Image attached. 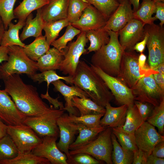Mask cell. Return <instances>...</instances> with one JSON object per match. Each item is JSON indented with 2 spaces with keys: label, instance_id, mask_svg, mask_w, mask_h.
Segmentation results:
<instances>
[{
  "label": "cell",
  "instance_id": "obj_1",
  "mask_svg": "<svg viewBox=\"0 0 164 164\" xmlns=\"http://www.w3.org/2000/svg\"><path fill=\"white\" fill-rule=\"evenodd\" d=\"M5 90L12 98L19 110L27 117L40 116L54 108L44 102L36 88L26 83L19 74H14L3 79Z\"/></svg>",
  "mask_w": 164,
  "mask_h": 164
},
{
  "label": "cell",
  "instance_id": "obj_2",
  "mask_svg": "<svg viewBox=\"0 0 164 164\" xmlns=\"http://www.w3.org/2000/svg\"><path fill=\"white\" fill-rule=\"evenodd\" d=\"M72 84L85 91L93 101L104 108L114 97L102 79L84 60L79 62L72 76Z\"/></svg>",
  "mask_w": 164,
  "mask_h": 164
},
{
  "label": "cell",
  "instance_id": "obj_3",
  "mask_svg": "<svg viewBox=\"0 0 164 164\" xmlns=\"http://www.w3.org/2000/svg\"><path fill=\"white\" fill-rule=\"evenodd\" d=\"M108 31L110 37L109 42L94 52L91 57V64L108 75L117 77L124 51L119 41L118 32Z\"/></svg>",
  "mask_w": 164,
  "mask_h": 164
},
{
  "label": "cell",
  "instance_id": "obj_4",
  "mask_svg": "<svg viewBox=\"0 0 164 164\" xmlns=\"http://www.w3.org/2000/svg\"><path fill=\"white\" fill-rule=\"evenodd\" d=\"M8 47V60L0 65L1 79L15 74H25L30 77L36 73L38 70L37 62L26 55L22 47L17 45Z\"/></svg>",
  "mask_w": 164,
  "mask_h": 164
},
{
  "label": "cell",
  "instance_id": "obj_5",
  "mask_svg": "<svg viewBox=\"0 0 164 164\" xmlns=\"http://www.w3.org/2000/svg\"><path fill=\"white\" fill-rule=\"evenodd\" d=\"M112 128L106 127L94 140L81 146L69 151L70 155L84 153L107 164H113L111 154L113 146L111 140Z\"/></svg>",
  "mask_w": 164,
  "mask_h": 164
},
{
  "label": "cell",
  "instance_id": "obj_6",
  "mask_svg": "<svg viewBox=\"0 0 164 164\" xmlns=\"http://www.w3.org/2000/svg\"><path fill=\"white\" fill-rule=\"evenodd\" d=\"M144 29L148 35L146 46L149 65L152 69L164 63V29L163 26L154 23L145 25Z\"/></svg>",
  "mask_w": 164,
  "mask_h": 164
},
{
  "label": "cell",
  "instance_id": "obj_7",
  "mask_svg": "<svg viewBox=\"0 0 164 164\" xmlns=\"http://www.w3.org/2000/svg\"><path fill=\"white\" fill-rule=\"evenodd\" d=\"M63 109L54 108L50 112L37 116L26 117L24 124L31 128L41 138L46 136L58 137V119L64 114Z\"/></svg>",
  "mask_w": 164,
  "mask_h": 164
},
{
  "label": "cell",
  "instance_id": "obj_8",
  "mask_svg": "<svg viewBox=\"0 0 164 164\" xmlns=\"http://www.w3.org/2000/svg\"><path fill=\"white\" fill-rule=\"evenodd\" d=\"M131 89L134 101L148 103L154 107L164 99V91L156 84L152 74L142 77Z\"/></svg>",
  "mask_w": 164,
  "mask_h": 164
},
{
  "label": "cell",
  "instance_id": "obj_9",
  "mask_svg": "<svg viewBox=\"0 0 164 164\" xmlns=\"http://www.w3.org/2000/svg\"><path fill=\"white\" fill-rule=\"evenodd\" d=\"M7 133L12 140L19 153L31 152L42 141V138L24 124L16 125H7Z\"/></svg>",
  "mask_w": 164,
  "mask_h": 164
},
{
  "label": "cell",
  "instance_id": "obj_10",
  "mask_svg": "<svg viewBox=\"0 0 164 164\" xmlns=\"http://www.w3.org/2000/svg\"><path fill=\"white\" fill-rule=\"evenodd\" d=\"M86 32H81L75 41L70 43L67 47L64 58L59 70L65 75L73 76L76 72L81 56L86 54L85 48L88 40Z\"/></svg>",
  "mask_w": 164,
  "mask_h": 164
},
{
  "label": "cell",
  "instance_id": "obj_11",
  "mask_svg": "<svg viewBox=\"0 0 164 164\" xmlns=\"http://www.w3.org/2000/svg\"><path fill=\"white\" fill-rule=\"evenodd\" d=\"M138 55L133 50L124 51L117 77L131 89L140 78L146 76L140 70L138 62Z\"/></svg>",
  "mask_w": 164,
  "mask_h": 164
},
{
  "label": "cell",
  "instance_id": "obj_12",
  "mask_svg": "<svg viewBox=\"0 0 164 164\" xmlns=\"http://www.w3.org/2000/svg\"><path fill=\"white\" fill-rule=\"evenodd\" d=\"M90 65L93 70L103 80L118 104L121 105L126 104L128 107L134 104V98L131 88L118 77L110 76L99 68L91 63Z\"/></svg>",
  "mask_w": 164,
  "mask_h": 164
},
{
  "label": "cell",
  "instance_id": "obj_13",
  "mask_svg": "<svg viewBox=\"0 0 164 164\" xmlns=\"http://www.w3.org/2000/svg\"><path fill=\"white\" fill-rule=\"evenodd\" d=\"M134 134L138 149L150 154L157 144L164 141V135L160 134L155 126L147 121L144 122Z\"/></svg>",
  "mask_w": 164,
  "mask_h": 164
},
{
  "label": "cell",
  "instance_id": "obj_14",
  "mask_svg": "<svg viewBox=\"0 0 164 164\" xmlns=\"http://www.w3.org/2000/svg\"><path fill=\"white\" fill-rule=\"evenodd\" d=\"M145 25L140 20L133 18L118 31L119 41L124 51L133 50L135 44L143 39Z\"/></svg>",
  "mask_w": 164,
  "mask_h": 164
},
{
  "label": "cell",
  "instance_id": "obj_15",
  "mask_svg": "<svg viewBox=\"0 0 164 164\" xmlns=\"http://www.w3.org/2000/svg\"><path fill=\"white\" fill-rule=\"evenodd\" d=\"M58 137L46 136L32 151L34 155L47 159L52 164H68L66 155L58 148L56 141Z\"/></svg>",
  "mask_w": 164,
  "mask_h": 164
},
{
  "label": "cell",
  "instance_id": "obj_16",
  "mask_svg": "<svg viewBox=\"0 0 164 164\" xmlns=\"http://www.w3.org/2000/svg\"><path fill=\"white\" fill-rule=\"evenodd\" d=\"M26 117L5 90L0 89V118L8 125H16L24 124Z\"/></svg>",
  "mask_w": 164,
  "mask_h": 164
},
{
  "label": "cell",
  "instance_id": "obj_17",
  "mask_svg": "<svg viewBox=\"0 0 164 164\" xmlns=\"http://www.w3.org/2000/svg\"><path fill=\"white\" fill-rule=\"evenodd\" d=\"M108 19L97 9L90 5L83 11L77 21L71 24L81 32H87L103 27Z\"/></svg>",
  "mask_w": 164,
  "mask_h": 164
},
{
  "label": "cell",
  "instance_id": "obj_18",
  "mask_svg": "<svg viewBox=\"0 0 164 164\" xmlns=\"http://www.w3.org/2000/svg\"><path fill=\"white\" fill-rule=\"evenodd\" d=\"M133 11L128 0H123L111 15L103 28L105 30L118 32L134 18Z\"/></svg>",
  "mask_w": 164,
  "mask_h": 164
},
{
  "label": "cell",
  "instance_id": "obj_19",
  "mask_svg": "<svg viewBox=\"0 0 164 164\" xmlns=\"http://www.w3.org/2000/svg\"><path fill=\"white\" fill-rule=\"evenodd\" d=\"M57 124L60 138L56 145L60 150L66 155L68 164L71 159L69 146L73 142L75 135L78 132L77 125L66 119L63 115L58 119Z\"/></svg>",
  "mask_w": 164,
  "mask_h": 164
},
{
  "label": "cell",
  "instance_id": "obj_20",
  "mask_svg": "<svg viewBox=\"0 0 164 164\" xmlns=\"http://www.w3.org/2000/svg\"><path fill=\"white\" fill-rule=\"evenodd\" d=\"M51 83L55 89L60 92L64 97L66 103L63 109L68 112L69 115L77 116L78 111L72 104L73 97L76 96L80 98H89L88 95L78 87L75 85L67 86L60 80H57Z\"/></svg>",
  "mask_w": 164,
  "mask_h": 164
},
{
  "label": "cell",
  "instance_id": "obj_21",
  "mask_svg": "<svg viewBox=\"0 0 164 164\" xmlns=\"http://www.w3.org/2000/svg\"><path fill=\"white\" fill-rule=\"evenodd\" d=\"M128 106L126 104L114 107L110 103L105 107V112L100 121L101 125L105 127L115 128L125 123Z\"/></svg>",
  "mask_w": 164,
  "mask_h": 164
},
{
  "label": "cell",
  "instance_id": "obj_22",
  "mask_svg": "<svg viewBox=\"0 0 164 164\" xmlns=\"http://www.w3.org/2000/svg\"><path fill=\"white\" fill-rule=\"evenodd\" d=\"M69 0H49V3L41 8L45 22L67 18Z\"/></svg>",
  "mask_w": 164,
  "mask_h": 164
},
{
  "label": "cell",
  "instance_id": "obj_23",
  "mask_svg": "<svg viewBox=\"0 0 164 164\" xmlns=\"http://www.w3.org/2000/svg\"><path fill=\"white\" fill-rule=\"evenodd\" d=\"M36 17L33 18L32 14H30L27 17L25 25L19 36L22 42L30 37L35 38L42 35L45 22L42 15L41 8L36 10Z\"/></svg>",
  "mask_w": 164,
  "mask_h": 164
},
{
  "label": "cell",
  "instance_id": "obj_24",
  "mask_svg": "<svg viewBox=\"0 0 164 164\" xmlns=\"http://www.w3.org/2000/svg\"><path fill=\"white\" fill-rule=\"evenodd\" d=\"M65 51H60L53 47L41 56L37 61L38 70L42 72L59 70L64 58Z\"/></svg>",
  "mask_w": 164,
  "mask_h": 164
},
{
  "label": "cell",
  "instance_id": "obj_25",
  "mask_svg": "<svg viewBox=\"0 0 164 164\" xmlns=\"http://www.w3.org/2000/svg\"><path fill=\"white\" fill-rule=\"evenodd\" d=\"M79 135L75 140L69 146L70 150L86 145L95 138L106 127L101 126L96 128H90L81 124H77Z\"/></svg>",
  "mask_w": 164,
  "mask_h": 164
},
{
  "label": "cell",
  "instance_id": "obj_26",
  "mask_svg": "<svg viewBox=\"0 0 164 164\" xmlns=\"http://www.w3.org/2000/svg\"><path fill=\"white\" fill-rule=\"evenodd\" d=\"M72 106L78 110L80 116L90 114H104L105 108L100 106L89 98L73 97L72 100Z\"/></svg>",
  "mask_w": 164,
  "mask_h": 164
},
{
  "label": "cell",
  "instance_id": "obj_27",
  "mask_svg": "<svg viewBox=\"0 0 164 164\" xmlns=\"http://www.w3.org/2000/svg\"><path fill=\"white\" fill-rule=\"evenodd\" d=\"M26 20H19L17 23L14 24L11 22L8 29L5 31L1 46L9 47L17 45L22 47L25 44L21 41L19 35V30L25 25Z\"/></svg>",
  "mask_w": 164,
  "mask_h": 164
},
{
  "label": "cell",
  "instance_id": "obj_28",
  "mask_svg": "<svg viewBox=\"0 0 164 164\" xmlns=\"http://www.w3.org/2000/svg\"><path fill=\"white\" fill-rule=\"evenodd\" d=\"M26 55L32 60L37 62L50 49L45 36H41L36 38L33 42L23 47Z\"/></svg>",
  "mask_w": 164,
  "mask_h": 164
},
{
  "label": "cell",
  "instance_id": "obj_29",
  "mask_svg": "<svg viewBox=\"0 0 164 164\" xmlns=\"http://www.w3.org/2000/svg\"><path fill=\"white\" fill-rule=\"evenodd\" d=\"M86 36L90 43L89 46L87 49L86 54L97 50L108 44L110 39L108 31L103 28L86 32Z\"/></svg>",
  "mask_w": 164,
  "mask_h": 164
},
{
  "label": "cell",
  "instance_id": "obj_30",
  "mask_svg": "<svg viewBox=\"0 0 164 164\" xmlns=\"http://www.w3.org/2000/svg\"><path fill=\"white\" fill-rule=\"evenodd\" d=\"M111 140L113 146L111 159L113 164H131L132 163L134 152L123 148L112 132Z\"/></svg>",
  "mask_w": 164,
  "mask_h": 164
},
{
  "label": "cell",
  "instance_id": "obj_31",
  "mask_svg": "<svg viewBox=\"0 0 164 164\" xmlns=\"http://www.w3.org/2000/svg\"><path fill=\"white\" fill-rule=\"evenodd\" d=\"M49 2V0H23L14 10L15 18L26 20L32 12L41 8Z\"/></svg>",
  "mask_w": 164,
  "mask_h": 164
},
{
  "label": "cell",
  "instance_id": "obj_32",
  "mask_svg": "<svg viewBox=\"0 0 164 164\" xmlns=\"http://www.w3.org/2000/svg\"><path fill=\"white\" fill-rule=\"evenodd\" d=\"M155 10V2L152 0H143L138 9L133 12L134 18L140 20L145 25L152 24L156 20L152 16Z\"/></svg>",
  "mask_w": 164,
  "mask_h": 164
},
{
  "label": "cell",
  "instance_id": "obj_33",
  "mask_svg": "<svg viewBox=\"0 0 164 164\" xmlns=\"http://www.w3.org/2000/svg\"><path fill=\"white\" fill-rule=\"evenodd\" d=\"M144 122L137 107L134 104L128 107L125 123L121 126L126 132L134 134Z\"/></svg>",
  "mask_w": 164,
  "mask_h": 164
},
{
  "label": "cell",
  "instance_id": "obj_34",
  "mask_svg": "<svg viewBox=\"0 0 164 164\" xmlns=\"http://www.w3.org/2000/svg\"><path fill=\"white\" fill-rule=\"evenodd\" d=\"M70 24L67 19L45 22L43 30L45 32V36L48 44L50 46L61 30Z\"/></svg>",
  "mask_w": 164,
  "mask_h": 164
},
{
  "label": "cell",
  "instance_id": "obj_35",
  "mask_svg": "<svg viewBox=\"0 0 164 164\" xmlns=\"http://www.w3.org/2000/svg\"><path fill=\"white\" fill-rule=\"evenodd\" d=\"M46 159L38 156L32 152H19L14 158L0 161V164H50Z\"/></svg>",
  "mask_w": 164,
  "mask_h": 164
},
{
  "label": "cell",
  "instance_id": "obj_36",
  "mask_svg": "<svg viewBox=\"0 0 164 164\" xmlns=\"http://www.w3.org/2000/svg\"><path fill=\"white\" fill-rule=\"evenodd\" d=\"M112 131L123 148L133 152L138 149L136 144L134 134L126 132L122 126L112 128Z\"/></svg>",
  "mask_w": 164,
  "mask_h": 164
},
{
  "label": "cell",
  "instance_id": "obj_37",
  "mask_svg": "<svg viewBox=\"0 0 164 164\" xmlns=\"http://www.w3.org/2000/svg\"><path fill=\"white\" fill-rule=\"evenodd\" d=\"M30 78L34 82L40 84L44 81L47 83V90L48 91L50 83L58 80H63L66 83L72 84V76H61L58 75L54 70H48L43 71L39 73H36Z\"/></svg>",
  "mask_w": 164,
  "mask_h": 164
},
{
  "label": "cell",
  "instance_id": "obj_38",
  "mask_svg": "<svg viewBox=\"0 0 164 164\" xmlns=\"http://www.w3.org/2000/svg\"><path fill=\"white\" fill-rule=\"evenodd\" d=\"M19 153L13 141L7 134L0 139V161L14 159Z\"/></svg>",
  "mask_w": 164,
  "mask_h": 164
},
{
  "label": "cell",
  "instance_id": "obj_39",
  "mask_svg": "<svg viewBox=\"0 0 164 164\" xmlns=\"http://www.w3.org/2000/svg\"><path fill=\"white\" fill-rule=\"evenodd\" d=\"M104 114L86 115L77 116L73 114H63L64 117L69 121L76 124H81L90 128H96L102 126L100 124L101 118Z\"/></svg>",
  "mask_w": 164,
  "mask_h": 164
},
{
  "label": "cell",
  "instance_id": "obj_40",
  "mask_svg": "<svg viewBox=\"0 0 164 164\" xmlns=\"http://www.w3.org/2000/svg\"><path fill=\"white\" fill-rule=\"evenodd\" d=\"M90 4L87 0H69L67 19L71 24L79 20L84 10Z\"/></svg>",
  "mask_w": 164,
  "mask_h": 164
},
{
  "label": "cell",
  "instance_id": "obj_41",
  "mask_svg": "<svg viewBox=\"0 0 164 164\" xmlns=\"http://www.w3.org/2000/svg\"><path fill=\"white\" fill-rule=\"evenodd\" d=\"M146 121L156 127L158 132L163 135L164 132V99L160 104L154 107L149 116Z\"/></svg>",
  "mask_w": 164,
  "mask_h": 164
},
{
  "label": "cell",
  "instance_id": "obj_42",
  "mask_svg": "<svg viewBox=\"0 0 164 164\" xmlns=\"http://www.w3.org/2000/svg\"><path fill=\"white\" fill-rule=\"evenodd\" d=\"M108 19L116 9L120 3L116 0H87Z\"/></svg>",
  "mask_w": 164,
  "mask_h": 164
},
{
  "label": "cell",
  "instance_id": "obj_43",
  "mask_svg": "<svg viewBox=\"0 0 164 164\" xmlns=\"http://www.w3.org/2000/svg\"><path fill=\"white\" fill-rule=\"evenodd\" d=\"M67 27L64 34L58 39L53 41L50 45L60 51H62L66 49L68 43L81 32L80 30L73 26L71 24Z\"/></svg>",
  "mask_w": 164,
  "mask_h": 164
},
{
  "label": "cell",
  "instance_id": "obj_44",
  "mask_svg": "<svg viewBox=\"0 0 164 164\" xmlns=\"http://www.w3.org/2000/svg\"><path fill=\"white\" fill-rule=\"evenodd\" d=\"M16 0H0V16L6 30L12 21L15 18L14 7Z\"/></svg>",
  "mask_w": 164,
  "mask_h": 164
},
{
  "label": "cell",
  "instance_id": "obj_45",
  "mask_svg": "<svg viewBox=\"0 0 164 164\" xmlns=\"http://www.w3.org/2000/svg\"><path fill=\"white\" fill-rule=\"evenodd\" d=\"M71 160L68 164H98L99 161L91 155L84 153L76 154L71 156Z\"/></svg>",
  "mask_w": 164,
  "mask_h": 164
},
{
  "label": "cell",
  "instance_id": "obj_46",
  "mask_svg": "<svg viewBox=\"0 0 164 164\" xmlns=\"http://www.w3.org/2000/svg\"><path fill=\"white\" fill-rule=\"evenodd\" d=\"M134 104L137 107L144 121H146L154 107L149 103L135 100L134 101Z\"/></svg>",
  "mask_w": 164,
  "mask_h": 164
},
{
  "label": "cell",
  "instance_id": "obj_47",
  "mask_svg": "<svg viewBox=\"0 0 164 164\" xmlns=\"http://www.w3.org/2000/svg\"><path fill=\"white\" fill-rule=\"evenodd\" d=\"M152 69L156 71L153 74L155 82L162 90L164 91V63Z\"/></svg>",
  "mask_w": 164,
  "mask_h": 164
},
{
  "label": "cell",
  "instance_id": "obj_48",
  "mask_svg": "<svg viewBox=\"0 0 164 164\" xmlns=\"http://www.w3.org/2000/svg\"><path fill=\"white\" fill-rule=\"evenodd\" d=\"M133 164H146L148 156L150 154L138 149L133 152Z\"/></svg>",
  "mask_w": 164,
  "mask_h": 164
},
{
  "label": "cell",
  "instance_id": "obj_49",
  "mask_svg": "<svg viewBox=\"0 0 164 164\" xmlns=\"http://www.w3.org/2000/svg\"><path fill=\"white\" fill-rule=\"evenodd\" d=\"M156 14L154 16L156 19H159L160 23L159 25L163 26L164 24V3L162 2H155Z\"/></svg>",
  "mask_w": 164,
  "mask_h": 164
},
{
  "label": "cell",
  "instance_id": "obj_50",
  "mask_svg": "<svg viewBox=\"0 0 164 164\" xmlns=\"http://www.w3.org/2000/svg\"><path fill=\"white\" fill-rule=\"evenodd\" d=\"M40 97L42 99H45L47 100L50 104L53 105L54 108L63 109L64 106L63 102L59 101L58 100L59 97H58L55 99L52 97L49 94L48 91H47L45 94H41Z\"/></svg>",
  "mask_w": 164,
  "mask_h": 164
},
{
  "label": "cell",
  "instance_id": "obj_51",
  "mask_svg": "<svg viewBox=\"0 0 164 164\" xmlns=\"http://www.w3.org/2000/svg\"><path fill=\"white\" fill-rule=\"evenodd\" d=\"M148 38V34L145 31L143 39L141 41L138 42L135 44L133 48V50H135L140 53H143L146 45Z\"/></svg>",
  "mask_w": 164,
  "mask_h": 164
},
{
  "label": "cell",
  "instance_id": "obj_52",
  "mask_svg": "<svg viewBox=\"0 0 164 164\" xmlns=\"http://www.w3.org/2000/svg\"><path fill=\"white\" fill-rule=\"evenodd\" d=\"M151 154L155 156L164 158V141L159 143L155 146Z\"/></svg>",
  "mask_w": 164,
  "mask_h": 164
},
{
  "label": "cell",
  "instance_id": "obj_53",
  "mask_svg": "<svg viewBox=\"0 0 164 164\" xmlns=\"http://www.w3.org/2000/svg\"><path fill=\"white\" fill-rule=\"evenodd\" d=\"M147 57L143 53H141L138 55V66L141 72L143 74L147 75L144 71V69L147 64L146 63Z\"/></svg>",
  "mask_w": 164,
  "mask_h": 164
},
{
  "label": "cell",
  "instance_id": "obj_54",
  "mask_svg": "<svg viewBox=\"0 0 164 164\" xmlns=\"http://www.w3.org/2000/svg\"><path fill=\"white\" fill-rule=\"evenodd\" d=\"M164 159L153 155L151 154L148 157L146 164H164Z\"/></svg>",
  "mask_w": 164,
  "mask_h": 164
},
{
  "label": "cell",
  "instance_id": "obj_55",
  "mask_svg": "<svg viewBox=\"0 0 164 164\" xmlns=\"http://www.w3.org/2000/svg\"><path fill=\"white\" fill-rule=\"evenodd\" d=\"M9 52V47L0 46V64L8 60ZM0 79H1L0 74Z\"/></svg>",
  "mask_w": 164,
  "mask_h": 164
},
{
  "label": "cell",
  "instance_id": "obj_56",
  "mask_svg": "<svg viewBox=\"0 0 164 164\" xmlns=\"http://www.w3.org/2000/svg\"><path fill=\"white\" fill-rule=\"evenodd\" d=\"M7 125L0 118V139L7 134Z\"/></svg>",
  "mask_w": 164,
  "mask_h": 164
},
{
  "label": "cell",
  "instance_id": "obj_57",
  "mask_svg": "<svg viewBox=\"0 0 164 164\" xmlns=\"http://www.w3.org/2000/svg\"><path fill=\"white\" fill-rule=\"evenodd\" d=\"M5 30L3 22L0 16V46H1L2 39Z\"/></svg>",
  "mask_w": 164,
  "mask_h": 164
},
{
  "label": "cell",
  "instance_id": "obj_58",
  "mask_svg": "<svg viewBox=\"0 0 164 164\" xmlns=\"http://www.w3.org/2000/svg\"><path fill=\"white\" fill-rule=\"evenodd\" d=\"M131 5L133 6V12L136 11L140 6V0H128Z\"/></svg>",
  "mask_w": 164,
  "mask_h": 164
},
{
  "label": "cell",
  "instance_id": "obj_59",
  "mask_svg": "<svg viewBox=\"0 0 164 164\" xmlns=\"http://www.w3.org/2000/svg\"><path fill=\"white\" fill-rule=\"evenodd\" d=\"M154 2H164V0H152Z\"/></svg>",
  "mask_w": 164,
  "mask_h": 164
},
{
  "label": "cell",
  "instance_id": "obj_60",
  "mask_svg": "<svg viewBox=\"0 0 164 164\" xmlns=\"http://www.w3.org/2000/svg\"><path fill=\"white\" fill-rule=\"evenodd\" d=\"M118 1L119 3L121 2L123 0H116Z\"/></svg>",
  "mask_w": 164,
  "mask_h": 164
}]
</instances>
